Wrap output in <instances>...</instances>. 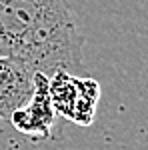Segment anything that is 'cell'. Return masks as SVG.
I'll list each match as a JSON object with an SVG mask.
<instances>
[{
    "instance_id": "obj_4",
    "label": "cell",
    "mask_w": 148,
    "mask_h": 150,
    "mask_svg": "<svg viewBox=\"0 0 148 150\" xmlns=\"http://www.w3.org/2000/svg\"><path fill=\"white\" fill-rule=\"evenodd\" d=\"M34 70L14 58L0 56V120H6L32 94Z\"/></svg>"
},
{
    "instance_id": "obj_1",
    "label": "cell",
    "mask_w": 148,
    "mask_h": 150,
    "mask_svg": "<svg viewBox=\"0 0 148 150\" xmlns=\"http://www.w3.org/2000/svg\"><path fill=\"white\" fill-rule=\"evenodd\" d=\"M82 46L70 0H0V56L46 76L84 74Z\"/></svg>"
},
{
    "instance_id": "obj_3",
    "label": "cell",
    "mask_w": 148,
    "mask_h": 150,
    "mask_svg": "<svg viewBox=\"0 0 148 150\" xmlns=\"http://www.w3.org/2000/svg\"><path fill=\"white\" fill-rule=\"evenodd\" d=\"M8 122L32 140H50L54 136L56 110L50 100L46 74L34 72V88L30 98L12 112Z\"/></svg>"
},
{
    "instance_id": "obj_2",
    "label": "cell",
    "mask_w": 148,
    "mask_h": 150,
    "mask_svg": "<svg viewBox=\"0 0 148 150\" xmlns=\"http://www.w3.org/2000/svg\"><path fill=\"white\" fill-rule=\"evenodd\" d=\"M48 92L54 110L62 118L80 126L94 122L96 104L100 100V84L94 78L58 70L48 76Z\"/></svg>"
}]
</instances>
